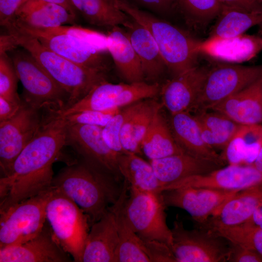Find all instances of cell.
<instances>
[{"instance_id":"1","label":"cell","mask_w":262,"mask_h":262,"mask_svg":"<svg viewBox=\"0 0 262 262\" xmlns=\"http://www.w3.org/2000/svg\"><path fill=\"white\" fill-rule=\"evenodd\" d=\"M66 145V128L45 119L22 150L8 174L0 178V210L49 189L53 164Z\"/></svg>"},{"instance_id":"2","label":"cell","mask_w":262,"mask_h":262,"mask_svg":"<svg viewBox=\"0 0 262 262\" xmlns=\"http://www.w3.org/2000/svg\"><path fill=\"white\" fill-rule=\"evenodd\" d=\"M7 30L33 36L58 55L79 65L107 72L110 61L106 35L75 25L36 28L11 23Z\"/></svg>"},{"instance_id":"3","label":"cell","mask_w":262,"mask_h":262,"mask_svg":"<svg viewBox=\"0 0 262 262\" xmlns=\"http://www.w3.org/2000/svg\"><path fill=\"white\" fill-rule=\"evenodd\" d=\"M112 177L85 160L62 169L54 177L52 186L84 211L91 227L120 194L122 188L118 189Z\"/></svg>"},{"instance_id":"4","label":"cell","mask_w":262,"mask_h":262,"mask_svg":"<svg viewBox=\"0 0 262 262\" xmlns=\"http://www.w3.org/2000/svg\"><path fill=\"white\" fill-rule=\"evenodd\" d=\"M0 36L7 51L21 47L28 51L64 89L70 106L86 95L97 84L106 81V72L79 65L51 51L35 38L14 30Z\"/></svg>"},{"instance_id":"5","label":"cell","mask_w":262,"mask_h":262,"mask_svg":"<svg viewBox=\"0 0 262 262\" xmlns=\"http://www.w3.org/2000/svg\"><path fill=\"white\" fill-rule=\"evenodd\" d=\"M112 0L117 7L149 32L167 70L173 76L197 65L198 40L170 23L139 9L127 0Z\"/></svg>"},{"instance_id":"6","label":"cell","mask_w":262,"mask_h":262,"mask_svg":"<svg viewBox=\"0 0 262 262\" xmlns=\"http://www.w3.org/2000/svg\"><path fill=\"white\" fill-rule=\"evenodd\" d=\"M53 187L46 205V221L62 248L72 256L74 262H82L91 227L89 218L73 201Z\"/></svg>"},{"instance_id":"7","label":"cell","mask_w":262,"mask_h":262,"mask_svg":"<svg viewBox=\"0 0 262 262\" xmlns=\"http://www.w3.org/2000/svg\"><path fill=\"white\" fill-rule=\"evenodd\" d=\"M11 50V59L24 88V102L39 110L47 108L49 113L65 108L68 95L45 68L25 49Z\"/></svg>"},{"instance_id":"8","label":"cell","mask_w":262,"mask_h":262,"mask_svg":"<svg viewBox=\"0 0 262 262\" xmlns=\"http://www.w3.org/2000/svg\"><path fill=\"white\" fill-rule=\"evenodd\" d=\"M49 189L0 210V248L23 244L36 236L46 222Z\"/></svg>"},{"instance_id":"9","label":"cell","mask_w":262,"mask_h":262,"mask_svg":"<svg viewBox=\"0 0 262 262\" xmlns=\"http://www.w3.org/2000/svg\"><path fill=\"white\" fill-rule=\"evenodd\" d=\"M124 212L130 225L142 239L163 242L170 248L171 229L166 223V207L161 193H152L129 188Z\"/></svg>"},{"instance_id":"10","label":"cell","mask_w":262,"mask_h":262,"mask_svg":"<svg viewBox=\"0 0 262 262\" xmlns=\"http://www.w3.org/2000/svg\"><path fill=\"white\" fill-rule=\"evenodd\" d=\"M171 249L177 262H228L231 243L212 229L204 227L187 229L182 221L173 222Z\"/></svg>"},{"instance_id":"11","label":"cell","mask_w":262,"mask_h":262,"mask_svg":"<svg viewBox=\"0 0 262 262\" xmlns=\"http://www.w3.org/2000/svg\"><path fill=\"white\" fill-rule=\"evenodd\" d=\"M262 78V64L244 66L217 62L210 67L194 111L208 110Z\"/></svg>"},{"instance_id":"12","label":"cell","mask_w":262,"mask_h":262,"mask_svg":"<svg viewBox=\"0 0 262 262\" xmlns=\"http://www.w3.org/2000/svg\"><path fill=\"white\" fill-rule=\"evenodd\" d=\"M39 110L24 101L13 117L0 122L1 177L8 174L17 157L41 130Z\"/></svg>"},{"instance_id":"13","label":"cell","mask_w":262,"mask_h":262,"mask_svg":"<svg viewBox=\"0 0 262 262\" xmlns=\"http://www.w3.org/2000/svg\"><path fill=\"white\" fill-rule=\"evenodd\" d=\"M101 127L75 125L66 128V145L73 147L85 160L116 180L120 174L118 160L120 154L113 151L102 135Z\"/></svg>"},{"instance_id":"14","label":"cell","mask_w":262,"mask_h":262,"mask_svg":"<svg viewBox=\"0 0 262 262\" xmlns=\"http://www.w3.org/2000/svg\"><path fill=\"white\" fill-rule=\"evenodd\" d=\"M238 191L182 187L162 192L165 206L182 209L202 226Z\"/></svg>"},{"instance_id":"15","label":"cell","mask_w":262,"mask_h":262,"mask_svg":"<svg viewBox=\"0 0 262 262\" xmlns=\"http://www.w3.org/2000/svg\"><path fill=\"white\" fill-rule=\"evenodd\" d=\"M262 184V174L252 164H229L209 173L188 177L164 187L161 191L182 187L240 191Z\"/></svg>"},{"instance_id":"16","label":"cell","mask_w":262,"mask_h":262,"mask_svg":"<svg viewBox=\"0 0 262 262\" xmlns=\"http://www.w3.org/2000/svg\"><path fill=\"white\" fill-rule=\"evenodd\" d=\"M209 67L196 65L161 85L162 104L170 115L194 111Z\"/></svg>"},{"instance_id":"17","label":"cell","mask_w":262,"mask_h":262,"mask_svg":"<svg viewBox=\"0 0 262 262\" xmlns=\"http://www.w3.org/2000/svg\"><path fill=\"white\" fill-rule=\"evenodd\" d=\"M262 50V37L243 34L231 37H208L198 41V54L219 63L240 64L255 58Z\"/></svg>"},{"instance_id":"18","label":"cell","mask_w":262,"mask_h":262,"mask_svg":"<svg viewBox=\"0 0 262 262\" xmlns=\"http://www.w3.org/2000/svg\"><path fill=\"white\" fill-rule=\"evenodd\" d=\"M71 256L55 239L46 222L35 237L20 245L0 248V262H70Z\"/></svg>"},{"instance_id":"19","label":"cell","mask_w":262,"mask_h":262,"mask_svg":"<svg viewBox=\"0 0 262 262\" xmlns=\"http://www.w3.org/2000/svg\"><path fill=\"white\" fill-rule=\"evenodd\" d=\"M208 110L221 113L240 125L262 123V78Z\"/></svg>"},{"instance_id":"20","label":"cell","mask_w":262,"mask_h":262,"mask_svg":"<svg viewBox=\"0 0 262 262\" xmlns=\"http://www.w3.org/2000/svg\"><path fill=\"white\" fill-rule=\"evenodd\" d=\"M118 236L114 214L110 207L90 229L82 262H116Z\"/></svg>"},{"instance_id":"21","label":"cell","mask_w":262,"mask_h":262,"mask_svg":"<svg viewBox=\"0 0 262 262\" xmlns=\"http://www.w3.org/2000/svg\"><path fill=\"white\" fill-rule=\"evenodd\" d=\"M169 125L175 140L185 153L198 159L214 161L224 165L225 162L221 155L202 139L194 114L185 112L170 115Z\"/></svg>"},{"instance_id":"22","label":"cell","mask_w":262,"mask_h":262,"mask_svg":"<svg viewBox=\"0 0 262 262\" xmlns=\"http://www.w3.org/2000/svg\"><path fill=\"white\" fill-rule=\"evenodd\" d=\"M162 189L189 176L204 174L221 168L220 164L198 159L186 153L149 160Z\"/></svg>"},{"instance_id":"23","label":"cell","mask_w":262,"mask_h":262,"mask_svg":"<svg viewBox=\"0 0 262 262\" xmlns=\"http://www.w3.org/2000/svg\"><path fill=\"white\" fill-rule=\"evenodd\" d=\"M262 201V184L241 190L226 201L205 227H232L247 222Z\"/></svg>"},{"instance_id":"24","label":"cell","mask_w":262,"mask_h":262,"mask_svg":"<svg viewBox=\"0 0 262 262\" xmlns=\"http://www.w3.org/2000/svg\"><path fill=\"white\" fill-rule=\"evenodd\" d=\"M152 99H144L125 107L126 114L120 133L125 153L142 152V140L156 110L161 105Z\"/></svg>"},{"instance_id":"25","label":"cell","mask_w":262,"mask_h":262,"mask_svg":"<svg viewBox=\"0 0 262 262\" xmlns=\"http://www.w3.org/2000/svg\"><path fill=\"white\" fill-rule=\"evenodd\" d=\"M128 191L129 185L124 181L118 199L110 206L114 214L118 236L116 262H150L144 250L141 239L130 225L124 212V204Z\"/></svg>"},{"instance_id":"26","label":"cell","mask_w":262,"mask_h":262,"mask_svg":"<svg viewBox=\"0 0 262 262\" xmlns=\"http://www.w3.org/2000/svg\"><path fill=\"white\" fill-rule=\"evenodd\" d=\"M106 35L108 51L120 76L128 83L144 81L140 62L126 31L115 26Z\"/></svg>"},{"instance_id":"27","label":"cell","mask_w":262,"mask_h":262,"mask_svg":"<svg viewBox=\"0 0 262 262\" xmlns=\"http://www.w3.org/2000/svg\"><path fill=\"white\" fill-rule=\"evenodd\" d=\"M124 28L140 62L144 80L155 82L167 69L156 42L147 29L131 18Z\"/></svg>"},{"instance_id":"28","label":"cell","mask_w":262,"mask_h":262,"mask_svg":"<svg viewBox=\"0 0 262 262\" xmlns=\"http://www.w3.org/2000/svg\"><path fill=\"white\" fill-rule=\"evenodd\" d=\"M76 19V16L61 5L41 0H26L21 4L10 23L51 28L75 25Z\"/></svg>"},{"instance_id":"29","label":"cell","mask_w":262,"mask_h":262,"mask_svg":"<svg viewBox=\"0 0 262 262\" xmlns=\"http://www.w3.org/2000/svg\"><path fill=\"white\" fill-rule=\"evenodd\" d=\"M161 107L156 110L141 145V151L149 160L185 153L175 140Z\"/></svg>"},{"instance_id":"30","label":"cell","mask_w":262,"mask_h":262,"mask_svg":"<svg viewBox=\"0 0 262 262\" xmlns=\"http://www.w3.org/2000/svg\"><path fill=\"white\" fill-rule=\"evenodd\" d=\"M204 141L214 149H225L240 124L225 115L213 110H201L194 114Z\"/></svg>"},{"instance_id":"31","label":"cell","mask_w":262,"mask_h":262,"mask_svg":"<svg viewBox=\"0 0 262 262\" xmlns=\"http://www.w3.org/2000/svg\"><path fill=\"white\" fill-rule=\"evenodd\" d=\"M118 165L120 174L129 188L148 193H162V185L150 163L137 154L127 152L120 154Z\"/></svg>"},{"instance_id":"32","label":"cell","mask_w":262,"mask_h":262,"mask_svg":"<svg viewBox=\"0 0 262 262\" xmlns=\"http://www.w3.org/2000/svg\"><path fill=\"white\" fill-rule=\"evenodd\" d=\"M220 12L209 37H231L245 34L250 28L262 23V12H249L221 5Z\"/></svg>"},{"instance_id":"33","label":"cell","mask_w":262,"mask_h":262,"mask_svg":"<svg viewBox=\"0 0 262 262\" xmlns=\"http://www.w3.org/2000/svg\"><path fill=\"white\" fill-rule=\"evenodd\" d=\"M83 18L94 26L111 28L126 27L131 18L119 9L112 0H71Z\"/></svg>"},{"instance_id":"34","label":"cell","mask_w":262,"mask_h":262,"mask_svg":"<svg viewBox=\"0 0 262 262\" xmlns=\"http://www.w3.org/2000/svg\"><path fill=\"white\" fill-rule=\"evenodd\" d=\"M127 84H115L107 81L103 82L94 86L86 95L75 103L50 114L63 115L80 111H104L116 108V98Z\"/></svg>"},{"instance_id":"35","label":"cell","mask_w":262,"mask_h":262,"mask_svg":"<svg viewBox=\"0 0 262 262\" xmlns=\"http://www.w3.org/2000/svg\"><path fill=\"white\" fill-rule=\"evenodd\" d=\"M221 6L218 0H177L176 8L189 24L201 28L216 19Z\"/></svg>"},{"instance_id":"36","label":"cell","mask_w":262,"mask_h":262,"mask_svg":"<svg viewBox=\"0 0 262 262\" xmlns=\"http://www.w3.org/2000/svg\"><path fill=\"white\" fill-rule=\"evenodd\" d=\"M232 244L262 255V229L249 222L232 227H208Z\"/></svg>"},{"instance_id":"37","label":"cell","mask_w":262,"mask_h":262,"mask_svg":"<svg viewBox=\"0 0 262 262\" xmlns=\"http://www.w3.org/2000/svg\"><path fill=\"white\" fill-rule=\"evenodd\" d=\"M121 108L104 111H84L63 115L49 114L47 118L64 127L75 125H88L103 127Z\"/></svg>"},{"instance_id":"38","label":"cell","mask_w":262,"mask_h":262,"mask_svg":"<svg viewBox=\"0 0 262 262\" xmlns=\"http://www.w3.org/2000/svg\"><path fill=\"white\" fill-rule=\"evenodd\" d=\"M161 85L158 82L147 83L144 81L127 83L115 101V107L122 108L138 101L153 98L160 94Z\"/></svg>"},{"instance_id":"39","label":"cell","mask_w":262,"mask_h":262,"mask_svg":"<svg viewBox=\"0 0 262 262\" xmlns=\"http://www.w3.org/2000/svg\"><path fill=\"white\" fill-rule=\"evenodd\" d=\"M18 80L11 57L7 51L0 50V97L21 101L17 92Z\"/></svg>"},{"instance_id":"40","label":"cell","mask_w":262,"mask_h":262,"mask_svg":"<svg viewBox=\"0 0 262 262\" xmlns=\"http://www.w3.org/2000/svg\"><path fill=\"white\" fill-rule=\"evenodd\" d=\"M126 114L125 107L121 108L102 128L104 140L109 147L118 154L125 153L121 145L120 133Z\"/></svg>"},{"instance_id":"41","label":"cell","mask_w":262,"mask_h":262,"mask_svg":"<svg viewBox=\"0 0 262 262\" xmlns=\"http://www.w3.org/2000/svg\"><path fill=\"white\" fill-rule=\"evenodd\" d=\"M141 240L150 262H177L171 248L166 244L158 241Z\"/></svg>"},{"instance_id":"42","label":"cell","mask_w":262,"mask_h":262,"mask_svg":"<svg viewBox=\"0 0 262 262\" xmlns=\"http://www.w3.org/2000/svg\"><path fill=\"white\" fill-rule=\"evenodd\" d=\"M132 4L160 15L169 13L176 8L177 0H130Z\"/></svg>"},{"instance_id":"43","label":"cell","mask_w":262,"mask_h":262,"mask_svg":"<svg viewBox=\"0 0 262 262\" xmlns=\"http://www.w3.org/2000/svg\"><path fill=\"white\" fill-rule=\"evenodd\" d=\"M231 246V250L228 262H262V255L259 253L232 243Z\"/></svg>"},{"instance_id":"44","label":"cell","mask_w":262,"mask_h":262,"mask_svg":"<svg viewBox=\"0 0 262 262\" xmlns=\"http://www.w3.org/2000/svg\"><path fill=\"white\" fill-rule=\"evenodd\" d=\"M23 0H0V24L7 27L14 18Z\"/></svg>"},{"instance_id":"45","label":"cell","mask_w":262,"mask_h":262,"mask_svg":"<svg viewBox=\"0 0 262 262\" xmlns=\"http://www.w3.org/2000/svg\"><path fill=\"white\" fill-rule=\"evenodd\" d=\"M23 102L11 100L0 97V122L13 117L20 110Z\"/></svg>"},{"instance_id":"46","label":"cell","mask_w":262,"mask_h":262,"mask_svg":"<svg viewBox=\"0 0 262 262\" xmlns=\"http://www.w3.org/2000/svg\"><path fill=\"white\" fill-rule=\"evenodd\" d=\"M222 5L249 12H262V4L258 0H218Z\"/></svg>"},{"instance_id":"47","label":"cell","mask_w":262,"mask_h":262,"mask_svg":"<svg viewBox=\"0 0 262 262\" xmlns=\"http://www.w3.org/2000/svg\"><path fill=\"white\" fill-rule=\"evenodd\" d=\"M26 0H23L22 3ZM46 2L58 4L67 9L72 15L77 17V11L71 0H41ZM21 3V4H22Z\"/></svg>"},{"instance_id":"48","label":"cell","mask_w":262,"mask_h":262,"mask_svg":"<svg viewBox=\"0 0 262 262\" xmlns=\"http://www.w3.org/2000/svg\"><path fill=\"white\" fill-rule=\"evenodd\" d=\"M249 222L256 226L262 229V205H261L254 212L250 219Z\"/></svg>"},{"instance_id":"49","label":"cell","mask_w":262,"mask_h":262,"mask_svg":"<svg viewBox=\"0 0 262 262\" xmlns=\"http://www.w3.org/2000/svg\"><path fill=\"white\" fill-rule=\"evenodd\" d=\"M252 164L262 174V147Z\"/></svg>"},{"instance_id":"50","label":"cell","mask_w":262,"mask_h":262,"mask_svg":"<svg viewBox=\"0 0 262 262\" xmlns=\"http://www.w3.org/2000/svg\"><path fill=\"white\" fill-rule=\"evenodd\" d=\"M259 26L260 27V31L262 33V23Z\"/></svg>"},{"instance_id":"51","label":"cell","mask_w":262,"mask_h":262,"mask_svg":"<svg viewBox=\"0 0 262 262\" xmlns=\"http://www.w3.org/2000/svg\"><path fill=\"white\" fill-rule=\"evenodd\" d=\"M260 3L262 4V0H258Z\"/></svg>"},{"instance_id":"52","label":"cell","mask_w":262,"mask_h":262,"mask_svg":"<svg viewBox=\"0 0 262 262\" xmlns=\"http://www.w3.org/2000/svg\"><path fill=\"white\" fill-rule=\"evenodd\" d=\"M261 205H262V202H261Z\"/></svg>"}]
</instances>
